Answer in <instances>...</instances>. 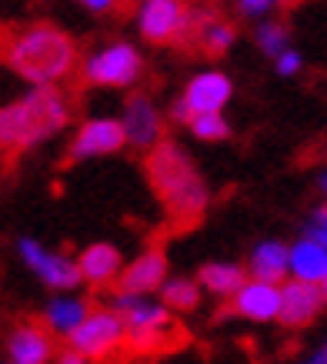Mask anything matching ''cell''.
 <instances>
[{
    "mask_svg": "<svg viewBox=\"0 0 327 364\" xmlns=\"http://www.w3.org/2000/svg\"><path fill=\"white\" fill-rule=\"evenodd\" d=\"M77 44L74 37L50 21L0 23V64L33 87H60L74 74Z\"/></svg>",
    "mask_w": 327,
    "mask_h": 364,
    "instance_id": "obj_1",
    "label": "cell"
},
{
    "mask_svg": "<svg viewBox=\"0 0 327 364\" xmlns=\"http://www.w3.org/2000/svg\"><path fill=\"white\" fill-rule=\"evenodd\" d=\"M144 174L151 184L154 198L161 200L167 224L177 231L197 228L208 210V184L197 171L194 157L187 154L177 141H161L144 157Z\"/></svg>",
    "mask_w": 327,
    "mask_h": 364,
    "instance_id": "obj_2",
    "label": "cell"
},
{
    "mask_svg": "<svg viewBox=\"0 0 327 364\" xmlns=\"http://www.w3.org/2000/svg\"><path fill=\"white\" fill-rule=\"evenodd\" d=\"M70 121V104L60 87H33L31 94L0 107V154H23L54 137Z\"/></svg>",
    "mask_w": 327,
    "mask_h": 364,
    "instance_id": "obj_3",
    "label": "cell"
},
{
    "mask_svg": "<svg viewBox=\"0 0 327 364\" xmlns=\"http://www.w3.org/2000/svg\"><path fill=\"white\" fill-rule=\"evenodd\" d=\"M124 321V331H127V351L134 354H164L171 348L184 344V328L171 318V311L164 304L144 298H127L117 294V308H114Z\"/></svg>",
    "mask_w": 327,
    "mask_h": 364,
    "instance_id": "obj_4",
    "label": "cell"
},
{
    "mask_svg": "<svg viewBox=\"0 0 327 364\" xmlns=\"http://www.w3.org/2000/svg\"><path fill=\"white\" fill-rule=\"evenodd\" d=\"M197 14L177 0H147L137 11V31L147 44H194Z\"/></svg>",
    "mask_w": 327,
    "mask_h": 364,
    "instance_id": "obj_5",
    "label": "cell"
},
{
    "mask_svg": "<svg viewBox=\"0 0 327 364\" xmlns=\"http://www.w3.org/2000/svg\"><path fill=\"white\" fill-rule=\"evenodd\" d=\"M141 77H144V57L127 41L100 47L97 54H90L87 64H84V80L97 84V87H134Z\"/></svg>",
    "mask_w": 327,
    "mask_h": 364,
    "instance_id": "obj_6",
    "label": "cell"
},
{
    "mask_svg": "<svg viewBox=\"0 0 327 364\" xmlns=\"http://www.w3.org/2000/svg\"><path fill=\"white\" fill-rule=\"evenodd\" d=\"M67 341H70V351L80 354L84 361H107L110 354L124 348L127 331H124V321L114 308H94L90 318Z\"/></svg>",
    "mask_w": 327,
    "mask_h": 364,
    "instance_id": "obj_7",
    "label": "cell"
},
{
    "mask_svg": "<svg viewBox=\"0 0 327 364\" xmlns=\"http://www.w3.org/2000/svg\"><path fill=\"white\" fill-rule=\"evenodd\" d=\"M124 144H127V134H124L120 121H114V117H94V121L80 124V131L74 134L64 161L74 164V161H87V157L117 154Z\"/></svg>",
    "mask_w": 327,
    "mask_h": 364,
    "instance_id": "obj_8",
    "label": "cell"
},
{
    "mask_svg": "<svg viewBox=\"0 0 327 364\" xmlns=\"http://www.w3.org/2000/svg\"><path fill=\"white\" fill-rule=\"evenodd\" d=\"M21 257L27 261V267H31L33 274L41 277L44 284H50L54 291H70V287H77L84 281L77 261H70L60 251H47L44 244H37L33 237H23L21 241Z\"/></svg>",
    "mask_w": 327,
    "mask_h": 364,
    "instance_id": "obj_9",
    "label": "cell"
},
{
    "mask_svg": "<svg viewBox=\"0 0 327 364\" xmlns=\"http://www.w3.org/2000/svg\"><path fill=\"white\" fill-rule=\"evenodd\" d=\"M120 127L127 134V144L144 147V151H154V147L164 141V117H161V111H157V104H154L147 94L127 97Z\"/></svg>",
    "mask_w": 327,
    "mask_h": 364,
    "instance_id": "obj_10",
    "label": "cell"
},
{
    "mask_svg": "<svg viewBox=\"0 0 327 364\" xmlns=\"http://www.w3.org/2000/svg\"><path fill=\"white\" fill-rule=\"evenodd\" d=\"M164 284H167V254L161 247H147L144 254H137L117 277V291L127 298H144Z\"/></svg>",
    "mask_w": 327,
    "mask_h": 364,
    "instance_id": "obj_11",
    "label": "cell"
},
{
    "mask_svg": "<svg viewBox=\"0 0 327 364\" xmlns=\"http://www.w3.org/2000/svg\"><path fill=\"white\" fill-rule=\"evenodd\" d=\"M11 364H47L54 358V334L44 324V318H27L7 338Z\"/></svg>",
    "mask_w": 327,
    "mask_h": 364,
    "instance_id": "obj_12",
    "label": "cell"
},
{
    "mask_svg": "<svg viewBox=\"0 0 327 364\" xmlns=\"http://www.w3.org/2000/svg\"><path fill=\"white\" fill-rule=\"evenodd\" d=\"M324 308V294H321V287L314 284H301V281H287L281 287V321L284 328H307V324H314L317 314Z\"/></svg>",
    "mask_w": 327,
    "mask_h": 364,
    "instance_id": "obj_13",
    "label": "cell"
},
{
    "mask_svg": "<svg viewBox=\"0 0 327 364\" xmlns=\"http://www.w3.org/2000/svg\"><path fill=\"white\" fill-rule=\"evenodd\" d=\"M234 94V84H230L227 74H220V70H204V74H197L184 90V104L191 107V114H220L224 111V104L230 100Z\"/></svg>",
    "mask_w": 327,
    "mask_h": 364,
    "instance_id": "obj_14",
    "label": "cell"
},
{
    "mask_svg": "<svg viewBox=\"0 0 327 364\" xmlns=\"http://www.w3.org/2000/svg\"><path fill=\"white\" fill-rule=\"evenodd\" d=\"M230 311L247 321H277V314H281V287L247 281L230 298Z\"/></svg>",
    "mask_w": 327,
    "mask_h": 364,
    "instance_id": "obj_15",
    "label": "cell"
},
{
    "mask_svg": "<svg viewBox=\"0 0 327 364\" xmlns=\"http://www.w3.org/2000/svg\"><path fill=\"white\" fill-rule=\"evenodd\" d=\"M77 267H80V277L87 281V284H114L124 271V261H120V251L114 244H90L80 251L77 257Z\"/></svg>",
    "mask_w": 327,
    "mask_h": 364,
    "instance_id": "obj_16",
    "label": "cell"
},
{
    "mask_svg": "<svg viewBox=\"0 0 327 364\" xmlns=\"http://www.w3.org/2000/svg\"><path fill=\"white\" fill-rule=\"evenodd\" d=\"M247 267H251V281L284 287V277L291 274V247H284L281 241L257 244V251L251 254V264Z\"/></svg>",
    "mask_w": 327,
    "mask_h": 364,
    "instance_id": "obj_17",
    "label": "cell"
},
{
    "mask_svg": "<svg viewBox=\"0 0 327 364\" xmlns=\"http://www.w3.org/2000/svg\"><path fill=\"white\" fill-rule=\"evenodd\" d=\"M234 37H237V31H234V23L230 21H224V17H218V14H197L194 47L200 50V54L220 57L230 44H234Z\"/></svg>",
    "mask_w": 327,
    "mask_h": 364,
    "instance_id": "obj_18",
    "label": "cell"
},
{
    "mask_svg": "<svg viewBox=\"0 0 327 364\" xmlns=\"http://www.w3.org/2000/svg\"><path fill=\"white\" fill-rule=\"evenodd\" d=\"M291 274H294V281H301V284L321 287L327 277V251L321 244L301 237V241L291 247Z\"/></svg>",
    "mask_w": 327,
    "mask_h": 364,
    "instance_id": "obj_19",
    "label": "cell"
},
{
    "mask_svg": "<svg viewBox=\"0 0 327 364\" xmlns=\"http://www.w3.org/2000/svg\"><path fill=\"white\" fill-rule=\"evenodd\" d=\"M90 311H94V304L84 298H54L44 311V324L50 328V334L70 338V334L90 318Z\"/></svg>",
    "mask_w": 327,
    "mask_h": 364,
    "instance_id": "obj_20",
    "label": "cell"
},
{
    "mask_svg": "<svg viewBox=\"0 0 327 364\" xmlns=\"http://www.w3.org/2000/svg\"><path fill=\"white\" fill-rule=\"evenodd\" d=\"M197 284L208 287L210 294H220V298H234L240 287L247 284V271L240 264H227V261H214V264H204L200 274H197Z\"/></svg>",
    "mask_w": 327,
    "mask_h": 364,
    "instance_id": "obj_21",
    "label": "cell"
},
{
    "mask_svg": "<svg viewBox=\"0 0 327 364\" xmlns=\"http://www.w3.org/2000/svg\"><path fill=\"white\" fill-rule=\"evenodd\" d=\"M161 301L167 311H194L200 304V284L191 277H171L161 287Z\"/></svg>",
    "mask_w": 327,
    "mask_h": 364,
    "instance_id": "obj_22",
    "label": "cell"
},
{
    "mask_svg": "<svg viewBox=\"0 0 327 364\" xmlns=\"http://www.w3.org/2000/svg\"><path fill=\"white\" fill-rule=\"evenodd\" d=\"M287 37H291V31H287V23H281V21H267L257 27V47H261L264 54H271L274 60H277L284 50H291V47H287Z\"/></svg>",
    "mask_w": 327,
    "mask_h": 364,
    "instance_id": "obj_23",
    "label": "cell"
},
{
    "mask_svg": "<svg viewBox=\"0 0 327 364\" xmlns=\"http://www.w3.org/2000/svg\"><path fill=\"white\" fill-rule=\"evenodd\" d=\"M191 134L200 141H224L230 127L224 121V114H197V117H191Z\"/></svg>",
    "mask_w": 327,
    "mask_h": 364,
    "instance_id": "obj_24",
    "label": "cell"
},
{
    "mask_svg": "<svg viewBox=\"0 0 327 364\" xmlns=\"http://www.w3.org/2000/svg\"><path fill=\"white\" fill-rule=\"evenodd\" d=\"M304 237H307V241H314V244H321V247L327 251V208H321L314 218H311Z\"/></svg>",
    "mask_w": 327,
    "mask_h": 364,
    "instance_id": "obj_25",
    "label": "cell"
},
{
    "mask_svg": "<svg viewBox=\"0 0 327 364\" xmlns=\"http://www.w3.org/2000/svg\"><path fill=\"white\" fill-rule=\"evenodd\" d=\"M297 70H301V54H297V50H284V54L277 57V74L291 77Z\"/></svg>",
    "mask_w": 327,
    "mask_h": 364,
    "instance_id": "obj_26",
    "label": "cell"
},
{
    "mask_svg": "<svg viewBox=\"0 0 327 364\" xmlns=\"http://www.w3.org/2000/svg\"><path fill=\"white\" fill-rule=\"evenodd\" d=\"M237 11L247 14V17H264V14L274 11V4H267V0H240Z\"/></svg>",
    "mask_w": 327,
    "mask_h": 364,
    "instance_id": "obj_27",
    "label": "cell"
},
{
    "mask_svg": "<svg viewBox=\"0 0 327 364\" xmlns=\"http://www.w3.org/2000/svg\"><path fill=\"white\" fill-rule=\"evenodd\" d=\"M171 117H174V121H181V124H191V117H194V114H191V107L184 104V97H181V100L174 104V111H171Z\"/></svg>",
    "mask_w": 327,
    "mask_h": 364,
    "instance_id": "obj_28",
    "label": "cell"
},
{
    "mask_svg": "<svg viewBox=\"0 0 327 364\" xmlns=\"http://www.w3.org/2000/svg\"><path fill=\"white\" fill-rule=\"evenodd\" d=\"M57 364H90V361H84L80 354H74V351H70V348H67V351L60 354V358H57Z\"/></svg>",
    "mask_w": 327,
    "mask_h": 364,
    "instance_id": "obj_29",
    "label": "cell"
},
{
    "mask_svg": "<svg viewBox=\"0 0 327 364\" xmlns=\"http://www.w3.org/2000/svg\"><path fill=\"white\" fill-rule=\"evenodd\" d=\"M87 11H94V14H104V11H114V4H107V0H87L84 4Z\"/></svg>",
    "mask_w": 327,
    "mask_h": 364,
    "instance_id": "obj_30",
    "label": "cell"
},
{
    "mask_svg": "<svg viewBox=\"0 0 327 364\" xmlns=\"http://www.w3.org/2000/svg\"><path fill=\"white\" fill-rule=\"evenodd\" d=\"M307 364H324V354H317V358H311Z\"/></svg>",
    "mask_w": 327,
    "mask_h": 364,
    "instance_id": "obj_31",
    "label": "cell"
},
{
    "mask_svg": "<svg viewBox=\"0 0 327 364\" xmlns=\"http://www.w3.org/2000/svg\"><path fill=\"white\" fill-rule=\"evenodd\" d=\"M321 294H324V304H327V277H324V284H321Z\"/></svg>",
    "mask_w": 327,
    "mask_h": 364,
    "instance_id": "obj_32",
    "label": "cell"
},
{
    "mask_svg": "<svg viewBox=\"0 0 327 364\" xmlns=\"http://www.w3.org/2000/svg\"><path fill=\"white\" fill-rule=\"evenodd\" d=\"M321 188H324V191H327V174H324V177H321Z\"/></svg>",
    "mask_w": 327,
    "mask_h": 364,
    "instance_id": "obj_33",
    "label": "cell"
},
{
    "mask_svg": "<svg viewBox=\"0 0 327 364\" xmlns=\"http://www.w3.org/2000/svg\"><path fill=\"white\" fill-rule=\"evenodd\" d=\"M324 364H327V348H324Z\"/></svg>",
    "mask_w": 327,
    "mask_h": 364,
    "instance_id": "obj_34",
    "label": "cell"
},
{
    "mask_svg": "<svg viewBox=\"0 0 327 364\" xmlns=\"http://www.w3.org/2000/svg\"><path fill=\"white\" fill-rule=\"evenodd\" d=\"M7 364H11V361H7Z\"/></svg>",
    "mask_w": 327,
    "mask_h": 364,
    "instance_id": "obj_35",
    "label": "cell"
}]
</instances>
